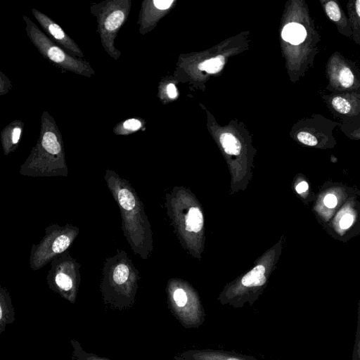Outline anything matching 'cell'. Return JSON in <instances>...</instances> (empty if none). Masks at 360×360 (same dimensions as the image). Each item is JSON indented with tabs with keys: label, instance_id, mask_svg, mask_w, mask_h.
<instances>
[{
	"label": "cell",
	"instance_id": "cell-12",
	"mask_svg": "<svg viewBox=\"0 0 360 360\" xmlns=\"http://www.w3.org/2000/svg\"><path fill=\"white\" fill-rule=\"evenodd\" d=\"M179 355L188 360H257L252 356L211 349H188Z\"/></svg>",
	"mask_w": 360,
	"mask_h": 360
},
{
	"label": "cell",
	"instance_id": "cell-1",
	"mask_svg": "<svg viewBox=\"0 0 360 360\" xmlns=\"http://www.w3.org/2000/svg\"><path fill=\"white\" fill-rule=\"evenodd\" d=\"M104 179L119 207L124 236L134 253L147 259L153 251V239L144 205L131 184L115 172L107 169Z\"/></svg>",
	"mask_w": 360,
	"mask_h": 360
},
{
	"label": "cell",
	"instance_id": "cell-22",
	"mask_svg": "<svg viewBox=\"0 0 360 360\" xmlns=\"http://www.w3.org/2000/svg\"><path fill=\"white\" fill-rule=\"evenodd\" d=\"M326 11L332 20L336 22L340 19L341 13L338 4L335 1H330L326 4Z\"/></svg>",
	"mask_w": 360,
	"mask_h": 360
},
{
	"label": "cell",
	"instance_id": "cell-30",
	"mask_svg": "<svg viewBox=\"0 0 360 360\" xmlns=\"http://www.w3.org/2000/svg\"><path fill=\"white\" fill-rule=\"evenodd\" d=\"M173 360H188V359H184L181 356H180L179 354H177L174 356Z\"/></svg>",
	"mask_w": 360,
	"mask_h": 360
},
{
	"label": "cell",
	"instance_id": "cell-29",
	"mask_svg": "<svg viewBox=\"0 0 360 360\" xmlns=\"http://www.w3.org/2000/svg\"><path fill=\"white\" fill-rule=\"evenodd\" d=\"M356 11L358 16H360V1L356 0Z\"/></svg>",
	"mask_w": 360,
	"mask_h": 360
},
{
	"label": "cell",
	"instance_id": "cell-16",
	"mask_svg": "<svg viewBox=\"0 0 360 360\" xmlns=\"http://www.w3.org/2000/svg\"><path fill=\"white\" fill-rule=\"evenodd\" d=\"M70 345L72 347V358L73 360H111L86 352L77 340L71 339Z\"/></svg>",
	"mask_w": 360,
	"mask_h": 360
},
{
	"label": "cell",
	"instance_id": "cell-23",
	"mask_svg": "<svg viewBox=\"0 0 360 360\" xmlns=\"http://www.w3.org/2000/svg\"><path fill=\"white\" fill-rule=\"evenodd\" d=\"M297 137L298 141L307 146H314L318 143L316 138L307 131L299 132Z\"/></svg>",
	"mask_w": 360,
	"mask_h": 360
},
{
	"label": "cell",
	"instance_id": "cell-9",
	"mask_svg": "<svg viewBox=\"0 0 360 360\" xmlns=\"http://www.w3.org/2000/svg\"><path fill=\"white\" fill-rule=\"evenodd\" d=\"M129 8V1H113L103 7L98 15V30L103 46L115 58H117L120 53L115 48L114 40Z\"/></svg>",
	"mask_w": 360,
	"mask_h": 360
},
{
	"label": "cell",
	"instance_id": "cell-21",
	"mask_svg": "<svg viewBox=\"0 0 360 360\" xmlns=\"http://www.w3.org/2000/svg\"><path fill=\"white\" fill-rule=\"evenodd\" d=\"M354 75L349 68H343L340 72L339 81L345 88L351 86L354 83Z\"/></svg>",
	"mask_w": 360,
	"mask_h": 360
},
{
	"label": "cell",
	"instance_id": "cell-6",
	"mask_svg": "<svg viewBox=\"0 0 360 360\" xmlns=\"http://www.w3.org/2000/svg\"><path fill=\"white\" fill-rule=\"evenodd\" d=\"M79 233V229L70 224L60 226L51 224L38 244H32L29 259L32 270L37 271L55 257L68 250Z\"/></svg>",
	"mask_w": 360,
	"mask_h": 360
},
{
	"label": "cell",
	"instance_id": "cell-26",
	"mask_svg": "<svg viewBox=\"0 0 360 360\" xmlns=\"http://www.w3.org/2000/svg\"><path fill=\"white\" fill-rule=\"evenodd\" d=\"M324 204L329 208H333L337 205V198L333 194H328L324 198Z\"/></svg>",
	"mask_w": 360,
	"mask_h": 360
},
{
	"label": "cell",
	"instance_id": "cell-10",
	"mask_svg": "<svg viewBox=\"0 0 360 360\" xmlns=\"http://www.w3.org/2000/svg\"><path fill=\"white\" fill-rule=\"evenodd\" d=\"M32 13L42 27L60 45L78 57L83 56V53L77 45L65 34L58 25L35 9H32Z\"/></svg>",
	"mask_w": 360,
	"mask_h": 360
},
{
	"label": "cell",
	"instance_id": "cell-28",
	"mask_svg": "<svg viewBox=\"0 0 360 360\" xmlns=\"http://www.w3.org/2000/svg\"><path fill=\"white\" fill-rule=\"evenodd\" d=\"M308 189V184L305 181L300 182L297 186H296V191L298 193H302L305 192Z\"/></svg>",
	"mask_w": 360,
	"mask_h": 360
},
{
	"label": "cell",
	"instance_id": "cell-18",
	"mask_svg": "<svg viewBox=\"0 0 360 360\" xmlns=\"http://www.w3.org/2000/svg\"><path fill=\"white\" fill-rule=\"evenodd\" d=\"M224 63V57L223 56H218L200 63L198 68L200 70L205 71L210 74H214L219 72L223 68Z\"/></svg>",
	"mask_w": 360,
	"mask_h": 360
},
{
	"label": "cell",
	"instance_id": "cell-5",
	"mask_svg": "<svg viewBox=\"0 0 360 360\" xmlns=\"http://www.w3.org/2000/svg\"><path fill=\"white\" fill-rule=\"evenodd\" d=\"M165 290L169 311L182 326L195 328L204 323V308L198 292L189 283L179 278H170Z\"/></svg>",
	"mask_w": 360,
	"mask_h": 360
},
{
	"label": "cell",
	"instance_id": "cell-11",
	"mask_svg": "<svg viewBox=\"0 0 360 360\" xmlns=\"http://www.w3.org/2000/svg\"><path fill=\"white\" fill-rule=\"evenodd\" d=\"M174 0H153L143 3L140 18L141 29H148L158 22L174 5Z\"/></svg>",
	"mask_w": 360,
	"mask_h": 360
},
{
	"label": "cell",
	"instance_id": "cell-14",
	"mask_svg": "<svg viewBox=\"0 0 360 360\" xmlns=\"http://www.w3.org/2000/svg\"><path fill=\"white\" fill-rule=\"evenodd\" d=\"M265 267L263 265H258L248 272L240 280V285L248 291L249 289L259 288L266 281L265 277Z\"/></svg>",
	"mask_w": 360,
	"mask_h": 360
},
{
	"label": "cell",
	"instance_id": "cell-15",
	"mask_svg": "<svg viewBox=\"0 0 360 360\" xmlns=\"http://www.w3.org/2000/svg\"><path fill=\"white\" fill-rule=\"evenodd\" d=\"M281 36L285 41L292 44L297 45L304 40L307 32L302 25L291 22L284 27Z\"/></svg>",
	"mask_w": 360,
	"mask_h": 360
},
{
	"label": "cell",
	"instance_id": "cell-19",
	"mask_svg": "<svg viewBox=\"0 0 360 360\" xmlns=\"http://www.w3.org/2000/svg\"><path fill=\"white\" fill-rule=\"evenodd\" d=\"M332 105L338 112L342 114L349 112L351 109L349 101L340 96L334 97L332 100Z\"/></svg>",
	"mask_w": 360,
	"mask_h": 360
},
{
	"label": "cell",
	"instance_id": "cell-17",
	"mask_svg": "<svg viewBox=\"0 0 360 360\" xmlns=\"http://www.w3.org/2000/svg\"><path fill=\"white\" fill-rule=\"evenodd\" d=\"M219 141L226 153L237 155L240 153L241 145L233 134L224 133L220 136Z\"/></svg>",
	"mask_w": 360,
	"mask_h": 360
},
{
	"label": "cell",
	"instance_id": "cell-8",
	"mask_svg": "<svg viewBox=\"0 0 360 360\" xmlns=\"http://www.w3.org/2000/svg\"><path fill=\"white\" fill-rule=\"evenodd\" d=\"M27 35L39 52L46 58L65 70L84 76L94 74L89 63L77 60L69 56L45 35L30 19L24 16Z\"/></svg>",
	"mask_w": 360,
	"mask_h": 360
},
{
	"label": "cell",
	"instance_id": "cell-20",
	"mask_svg": "<svg viewBox=\"0 0 360 360\" xmlns=\"http://www.w3.org/2000/svg\"><path fill=\"white\" fill-rule=\"evenodd\" d=\"M142 126V123L139 120L131 118L127 120L122 125V134H129L131 131L139 130Z\"/></svg>",
	"mask_w": 360,
	"mask_h": 360
},
{
	"label": "cell",
	"instance_id": "cell-13",
	"mask_svg": "<svg viewBox=\"0 0 360 360\" xmlns=\"http://www.w3.org/2000/svg\"><path fill=\"white\" fill-rule=\"evenodd\" d=\"M15 320L14 307L8 290L0 285V335Z\"/></svg>",
	"mask_w": 360,
	"mask_h": 360
},
{
	"label": "cell",
	"instance_id": "cell-24",
	"mask_svg": "<svg viewBox=\"0 0 360 360\" xmlns=\"http://www.w3.org/2000/svg\"><path fill=\"white\" fill-rule=\"evenodd\" d=\"M359 313L358 312V323H357V330L356 334V340L354 347V353L352 360H359Z\"/></svg>",
	"mask_w": 360,
	"mask_h": 360
},
{
	"label": "cell",
	"instance_id": "cell-25",
	"mask_svg": "<svg viewBox=\"0 0 360 360\" xmlns=\"http://www.w3.org/2000/svg\"><path fill=\"white\" fill-rule=\"evenodd\" d=\"M354 218L351 214H345L340 221V226L342 229H347L350 227L353 223Z\"/></svg>",
	"mask_w": 360,
	"mask_h": 360
},
{
	"label": "cell",
	"instance_id": "cell-7",
	"mask_svg": "<svg viewBox=\"0 0 360 360\" xmlns=\"http://www.w3.org/2000/svg\"><path fill=\"white\" fill-rule=\"evenodd\" d=\"M50 263L46 276L49 288L71 304H75L81 281V264L68 250Z\"/></svg>",
	"mask_w": 360,
	"mask_h": 360
},
{
	"label": "cell",
	"instance_id": "cell-3",
	"mask_svg": "<svg viewBox=\"0 0 360 360\" xmlns=\"http://www.w3.org/2000/svg\"><path fill=\"white\" fill-rule=\"evenodd\" d=\"M141 275L123 250L103 262L100 290L103 302L111 309L126 310L135 302Z\"/></svg>",
	"mask_w": 360,
	"mask_h": 360
},
{
	"label": "cell",
	"instance_id": "cell-27",
	"mask_svg": "<svg viewBox=\"0 0 360 360\" xmlns=\"http://www.w3.org/2000/svg\"><path fill=\"white\" fill-rule=\"evenodd\" d=\"M167 94L169 98H175L177 96V91L175 85L169 83L167 86Z\"/></svg>",
	"mask_w": 360,
	"mask_h": 360
},
{
	"label": "cell",
	"instance_id": "cell-4",
	"mask_svg": "<svg viewBox=\"0 0 360 360\" xmlns=\"http://www.w3.org/2000/svg\"><path fill=\"white\" fill-rule=\"evenodd\" d=\"M19 174L32 177L68 176L62 140L57 132L46 130L26 160Z\"/></svg>",
	"mask_w": 360,
	"mask_h": 360
},
{
	"label": "cell",
	"instance_id": "cell-2",
	"mask_svg": "<svg viewBox=\"0 0 360 360\" xmlns=\"http://www.w3.org/2000/svg\"><path fill=\"white\" fill-rule=\"evenodd\" d=\"M165 199L167 216L179 243L188 254L198 256L204 229L200 205L185 186L173 187Z\"/></svg>",
	"mask_w": 360,
	"mask_h": 360
}]
</instances>
